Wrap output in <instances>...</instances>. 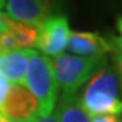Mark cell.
Instances as JSON below:
<instances>
[{
  "mask_svg": "<svg viewBox=\"0 0 122 122\" xmlns=\"http://www.w3.org/2000/svg\"><path fill=\"white\" fill-rule=\"evenodd\" d=\"M29 122H58V113H57V109H54L53 113L46 114V115H42V114L37 113Z\"/></svg>",
  "mask_w": 122,
  "mask_h": 122,
  "instance_id": "cell-11",
  "label": "cell"
},
{
  "mask_svg": "<svg viewBox=\"0 0 122 122\" xmlns=\"http://www.w3.org/2000/svg\"><path fill=\"white\" fill-rule=\"evenodd\" d=\"M71 29L68 19L62 15H52L38 27V44L37 48L48 57H57L64 54Z\"/></svg>",
  "mask_w": 122,
  "mask_h": 122,
  "instance_id": "cell-4",
  "label": "cell"
},
{
  "mask_svg": "<svg viewBox=\"0 0 122 122\" xmlns=\"http://www.w3.org/2000/svg\"><path fill=\"white\" fill-rule=\"evenodd\" d=\"M90 122H122L121 115H100L90 118Z\"/></svg>",
  "mask_w": 122,
  "mask_h": 122,
  "instance_id": "cell-13",
  "label": "cell"
},
{
  "mask_svg": "<svg viewBox=\"0 0 122 122\" xmlns=\"http://www.w3.org/2000/svg\"><path fill=\"white\" fill-rule=\"evenodd\" d=\"M4 122H10V121H7V119H5V121H4Z\"/></svg>",
  "mask_w": 122,
  "mask_h": 122,
  "instance_id": "cell-19",
  "label": "cell"
},
{
  "mask_svg": "<svg viewBox=\"0 0 122 122\" xmlns=\"http://www.w3.org/2000/svg\"><path fill=\"white\" fill-rule=\"evenodd\" d=\"M50 61L54 79L62 94H76L83 84L106 66V56L77 57L64 53L50 58Z\"/></svg>",
  "mask_w": 122,
  "mask_h": 122,
  "instance_id": "cell-2",
  "label": "cell"
},
{
  "mask_svg": "<svg viewBox=\"0 0 122 122\" xmlns=\"http://www.w3.org/2000/svg\"><path fill=\"white\" fill-rule=\"evenodd\" d=\"M80 103L88 117L122 115V100L118 96V77L111 68L100 69L88 81Z\"/></svg>",
  "mask_w": 122,
  "mask_h": 122,
  "instance_id": "cell-1",
  "label": "cell"
},
{
  "mask_svg": "<svg viewBox=\"0 0 122 122\" xmlns=\"http://www.w3.org/2000/svg\"><path fill=\"white\" fill-rule=\"evenodd\" d=\"M35 49H18L0 52V76L11 84L25 86L29 60Z\"/></svg>",
  "mask_w": 122,
  "mask_h": 122,
  "instance_id": "cell-8",
  "label": "cell"
},
{
  "mask_svg": "<svg viewBox=\"0 0 122 122\" xmlns=\"http://www.w3.org/2000/svg\"><path fill=\"white\" fill-rule=\"evenodd\" d=\"M117 26H118V30L122 33V18H119L118 19V23H117Z\"/></svg>",
  "mask_w": 122,
  "mask_h": 122,
  "instance_id": "cell-16",
  "label": "cell"
},
{
  "mask_svg": "<svg viewBox=\"0 0 122 122\" xmlns=\"http://www.w3.org/2000/svg\"><path fill=\"white\" fill-rule=\"evenodd\" d=\"M25 87L38 100V114L46 115L54 111L58 96V86L54 79L50 57L35 49L29 60Z\"/></svg>",
  "mask_w": 122,
  "mask_h": 122,
  "instance_id": "cell-3",
  "label": "cell"
},
{
  "mask_svg": "<svg viewBox=\"0 0 122 122\" xmlns=\"http://www.w3.org/2000/svg\"><path fill=\"white\" fill-rule=\"evenodd\" d=\"M10 87H11V83L0 76V107L4 103V99H5V96H7V94H8V91H10Z\"/></svg>",
  "mask_w": 122,
  "mask_h": 122,
  "instance_id": "cell-12",
  "label": "cell"
},
{
  "mask_svg": "<svg viewBox=\"0 0 122 122\" xmlns=\"http://www.w3.org/2000/svg\"><path fill=\"white\" fill-rule=\"evenodd\" d=\"M4 8L12 20L34 27H39L53 12V5L49 1L38 0H10L5 1Z\"/></svg>",
  "mask_w": 122,
  "mask_h": 122,
  "instance_id": "cell-6",
  "label": "cell"
},
{
  "mask_svg": "<svg viewBox=\"0 0 122 122\" xmlns=\"http://www.w3.org/2000/svg\"><path fill=\"white\" fill-rule=\"evenodd\" d=\"M115 45H117V49L119 50V56L122 57V37H118V38H115Z\"/></svg>",
  "mask_w": 122,
  "mask_h": 122,
  "instance_id": "cell-15",
  "label": "cell"
},
{
  "mask_svg": "<svg viewBox=\"0 0 122 122\" xmlns=\"http://www.w3.org/2000/svg\"><path fill=\"white\" fill-rule=\"evenodd\" d=\"M38 110V100L25 86L11 84L0 107V115L10 122H29Z\"/></svg>",
  "mask_w": 122,
  "mask_h": 122,
  "instance_id": "cell-5",
  "label": "cell"
},
{
  "mask_svg": "<svg viewBox=\"0 0 122 122\" xmlns=\"http://www.w3.org/2000/svg\"><path fill=\"white\" fill-rule=\"evenodd\" d=\"M68 50L77 57L106 56L113 46L102 35L90 31H71L68 39Z\"/></svg>",
  "mask_w": 122,
  "mask_h": 122,
  "instance_id": "cell-7",
  "label": "cell"
},
{
  "mask_svg": "<svg viewBox=\"0 0 122 122\" xmlns=\"http://www.w3.org/2000/svg\"><path fill=\"white\" fill-rule=\"evenodd\" d=\"M7 31L16 41V45L19 49L37 48V44H38V27L12 20L10 23Z\"/></svg>",
  "mask_w": 122,
  "mask_h": 122,
  "instance_id": "cell-10",
  "label": "cell"
},
{
  "mask_svg": "<svg viewBox=\"0 0 122 122\" xmlns=\"http://www.w3.org/2000/svg\"><path fill=\"white\" fill-rule=\"evenodd\" d=\"M4 121H5V119H4L3 117H1V115H0V122H4Z\"/></svg>",
  "mask_w": 122,
  "mask_h": 122,
  "instance_id": "cell-18",
  "label": "cell"
},
{
  "mask_svg": "<svg viewBox=\"0 0 122 122\" xmlns=\"http://www.w3.org/2000/svg\"><path fill=\"white\" fill-rule=\"evenodd\" d=\"M56 109L58 122H90V117L84 111L77 94H61Z\"/></svg>",
  "mask_w": 122,
  "mask_h": 122,
  "instance_id": "cell-9",
  "label": "cell"
},
{
  "mask_svg": "<svg viewBox=\"0 0 122 122\" xmlns=\"http://www.w3.org/2000/svg\"><path fill=\"white\" fill-rule=\"evenodd\" d=\"M4 7H5V1H1V0H0V10L4 8Z\"/></svg>",
  "mask_w": 122,
  "mask_h": 122,
  "instance_id": "cell-17",
  "label": "cell"
},
{
  "mask_svg": "<svg viewBox=\"0 0 122 122\" xmlns=\"http://www.w3.org/2000/svg\"><path fill=\"white\" fill-rule=\"evenodd\" d=\"M115 62H117V77H118V81H121V87H122V57L119 54H117L115 57Z\"/></svg>",
  "mask_w": 122,
  "mask_h": 122,
  "instance_id": "cell-14",
  "label": "cell"
}]
</instances>
